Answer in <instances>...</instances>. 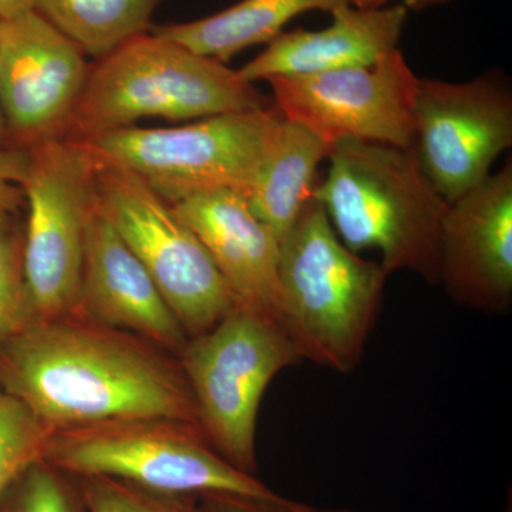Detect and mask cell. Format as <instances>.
Instances as JSON below:
<instances>
[{
	"label": "cell",
	"mask_w": 512,
	"mask_h": 512,
	"mask_svg": "<svg viewBox=\"0 0 512 512\" xmlns=\"http://www.w3.org/2000/svg\"><path fill=\"white\" fill-rule=\"evenodd\" d=\"M0 387L53 431L136 419L200 427L180 362L82 315L30 320L3 342Z\"/></svg>",
	"instance_id": "6da1fadb"
},
{
	"label": "cell",
	"mask_w": 512,
	"mask_h": 512,
	"mask_svg": "<svg viewBox=\"0 0 512 512\" xmlns=\"http://www.w3.org/2000/svg\"><path fill=\"white\" fill-rule=\"evenodd\" d=\"M313 197L353 252L379 249L387 275L410 271L440 282L441 232L448 204L412 148L345 140L330 151Z\"/></svg>",
	"instance_id": "7a4b0ae2"
},
{
	"label": "cell",
	"mask_w": 512,
	"mask_h": 512,
	"mask_svg": "<svg viewBox=\"0 0 512 512\" xmlns=\"http://www.w3.org/2000/svg\"><path fill=\"white\" fill-rule=\"evenodd\" d=\"M272 106L238 70L150 32L90 64L64 137L84 143L144 119L201 120Z\"/></svg>",
	"instance_id": "3957f363"
},
{
	"label": "cell",
	"mask_w": 512,
	"mask_h": 512,
	"mask_svg": "<svg viewBox=\"0 0 512 512\" xmlns=\"http://www.w3.org/2000/svg\"><path fill=\"white\" fill-rule=\"evenodd\" d=\"M387 278L340 241L313 197L279 242V326L302 359L350 373L382 311Z\"/></svg>",
	"instance_id": "277c9868"
},
{
	"label": "cell",
	"mask_w": 512,
	"mask_h": 512,
	"mask_svg": "<svg viewBox=\"0 0 512 512\" xmlns=\"http://www.w3.org/2000/svg\"><path fill=\"white\" fill-rule=\"evenodd\" d=\"M46 463L76 476L123 481L171 497L229 494L282 497L232 466L194 424L163 419L110 421L55 431Z\"/></svg>",
	"instance_id": "5b68a950"
},
{
	"label": "cell",
	"mask_w": 512,
	"mask_h": 512,
	"mask_svg": "<svg viewBox=\"0 0 512 512\" xmlns=\"http://www.w3.org/2000/svg\"><path fill=\"white\" fill-rule=\"evenodd\" d=\"M282 114L271 109L221 114L165 128L127 127L84 141L174 202L217 190L248 197L274 147Z\"/></svg>",
	"instance_id": "8992f818"
},
{
	"label": "cell",
	"mask_w": 512,
	"mask_h": 512,
	"mask_svg": "<svg viewBox=\"0 0 512 512\" xmlns=\"http://www.w3.org/2000/svg\"><path fill=\"white\" fill-rule=\"evenodd\" d=\"M302 357L276 323L237 306L208 332L188 339L180 365L198 423L232 466L255 476L256 424L274 377Z\"/></svg>",
	"instance_id": "52a82bcc"
},
{
	"label": "cell",
	"mask_w": 512,
	"mask_h": 512,
	"mask_svg": "<svg viewBox=\"0 0 512 512\" xmlns=\"http://www.w3.org/2000/svg\"><path fill=\"white\" fill-rule=\"evenodd\" d=\"M23 275L36 318L79 313L87 227L97 207V158L72 138L28 150Z\"/></svg>",
	"instance_id": "ba28073f"
},
{
	"label": "cell",
	"mask_w": 512,
	"mask_h": 512,
	"mask_svg": "<svg viewBox=\"0 0 512 512\" xmlns=\"http://www.w3.org/2000/svg\"><path fill=\"white\" fill-rule=\"evenodd\" d=\"M96 158L100 211L147 269L188 339L214 328L238 305L201 239L136 174Z\"/></svg>",
	"instance_id": "9c48e42d"
},
{
	"label": "cell",
	"mask_w": 512,
	"mask_h": 512,
	"mask_svg": "<svg viewBox=\"0 0 512 512\" xmlns=\"http://www.w3.org/2000/svg\"><path fill=\"white\" fill-rule=\"evenodd\" d=\"M266 82L282 117L309 128L329 146L357 140L413 147L419 77L399 47L373 66L276 76Z\"/></svg>",
	"instance_id": "30bf717a"
},
{
	"label": "cell",
	"mask_w": 512,
	"mask_h": 512,
	"mask_svg": "<svg viewBox=\"0 0 512 512\" xmlns=\"http://www.w3.org/2000/svg\"><path fill=\"white\" fill-rule=\"evenodd\" d=\"M511 146L512 87L504 73L463 83L419 79L413 150L447 204L483 183Z\"/></svg>",
	"instance_id": "8fae6325"
},
{
	"label": "cell",
	"mask_w": 512,
	"mask_h": 512,
	"mask_svg": "<svg viewBox=\"0 0 512 512\" xmlns=\"http://www.w3.org/2000/svg\"><path fill=\"white\" fill-rule=\"evenodd\" d=\"M89 72L82 50L36 10L0 20V106L13 148L64 137Z\"/></svg>",
	"instance_id": "7c38bea8"
},
{
	"label": "cell",
	"mask_w": 512,
	"mask_h": 512,
	"mask_svg": "<svg viewBox=\"0 0 512 512\" xmlns=\"http://www.w3.org/2000/svg\"><path fill=\"white\" fill-rule=\"evenodd\" d=\"M458 305L505 313L512 302V161L448 204L440 282Z\"/></svg>",
	"instance_id": "4fadbf2b"
},
{
	"label": "cell",
	"mask_w": 512,
	"mask_h": 512,
	"mask_svg": "<svg viewBox=\"0 0 512 512\" xmlns=\"http://www.w3.org/2000/svg\"><path fill=\"white\" fill-rule=\"evenodd\" d=\"M77 315L124 330L178 356L188 342L160 289L104 217L99 202L87 227Z\"/></svg>",
	"instance_id": "5bb4252c"
},
{
	"label": "cell",
	"mask_w": 512,
	"mask_h": 512,
	"mask_svg": "<svg viewBox=\"0 0 512 512\" xmlns=\"http://www.w3.org/2000/svg\"><path fill=\"white\" fill-rule=\"evenodd\" d=\"M171 205L210 252L237 305L261 313L279 326V239L252 212L247 197L237 191L217 190L190 195Z\"/></svg>",
	"instance_id": "9a60e30c"
},
{
	"label": "cell",
	"mask_w": 512,
	"mask_h": 512,
	"mask_svg": "<svg viewBox=\"0 0 512 512\" xmlns=\"http://www.w3.org/2000/svg\"><path fill=\"white\" fill-rule=\"evenodd\" d=\"M409 10L403 3L380 9L345 5L333 10L322 30L282 32L264 52L238 70L249 83L276 76H299L373 66L397 49Z\"/></svg>",
	"instance_id": "2e32d148"
},
{
	"label": "cell",
	"mask_w": 512,
	"mask_h": 512,
	"mask_svg": "<svg viewBox=\"0 0 512 512\" xmlns=\"http://www.w3.org/2000/svg\"><path fill=\"white\" fill-rule=\"evenodd\" d=\"M345 5L346 0H241L207 18L153 26L151 32L227 64L249 47L271 43L296 16L311 10L332 13Z\"/></svg>",
	"instance_id": "e0dca14e"
},
{
	"label": "cell",
	"mask_w": 512,
	"mask_h": 512,
	"mask_svg": "<svg viewBox=\"0 0 512 512\" xmlns=\"http://www.w3.org/2000/svg\"><path fill=\"white\" fill-rule=\"evenodd\" d=\"M330 151L332 146L309 128L282 120L264 170L247 197L252 212L271 228L279 242L312 200L319 183V164Z\"/></svg>",
	"instance_id": "ac0fdd59"
},
{
	"label": "cell",
	"mask_w": 512,
	"mask_h": 512,
	"mask_svg": "<svg viewBox=\"0 0 512 512\" xmlns=\"http://www.w3.org/2000/svg\"><path fill=\"white\" fill-rule=\"evenodd\" d=\"M161 3L163 0H35V10L84 55L99 60L150 33Z\"/></svg>",
	"instance_id": "d6986e66"
},
{
	"label": "cell",
	"mask_w": 512,
	"mask_h": 512,
	"mask_svg": "<svg viewBox=\"0 0 512 512\" xmlns=\"http://www.w3.org/2000/svg\"><path fill=\"white\" fill-rule=\"evenodd\" d=\"M53 433L0 387V498L26 468L45 460Z\"/></svg>",
	"instance_id": "ffe728a7"
},
{
	"label": "cell",
	"mask_w": 512,
	"mask_h": 512,
	"mask_svg": "<svg viewBox=\"0 0 512 512\" xmlns=\"http://www.w3.org/2000/svg\"><path fill=\"white\" fill-rule=\"evenodd\" d=\"M23 237L0 222V345L36 319L23 275Z\"/></svg>",
	"instance_id": "44dd1931"
},
{
	"label": "cell",
	"mask_w": 512,
	"mask_h": 512,
	"mask_svg": "<svg viewBox=\"0 0 512 512\" xmlns=\"http://www.w3.org/2000/svg\"><path fill=\"white\" fill-rule=\"evenodd\" d=\"M0 512H80L60 480L55 467L45 460L26 468L0 498Z\"/></svg>",
	"instance_id": "7402d4cb"
},
{
	"label": "cell",
	"mask_w": 512,
	"mask_h": 512,
	"mask_svg": "<svg viewBox=\"0 0 512 512\" xmlns=\"http://www.w3.org/2000/svg\"><path fill=\"white\" fill-rule=\"evenodd\" d=\"M82 497L86 512H198L181 497L150 493L111 478H83Z\"/></svg>",
	"instance_id": "603a6c76"
},
{
	"label": "cell",
	"mask_w": 512,
	"mask_h": 512,
	"mask_svg": "<svg viewBox=\"0 0 512 512\" xmlns=\"http://www.w3.org/2000/svg\"><path fill=\"white\" fill-rule=\"evenodd\" d=\"M28 150L0 151V222L12 220L25 201L22 183L28 171Z\"/></svg>",
	"instance_id": "cb8c5ba5"
},
{
	"label": "cell",
	"mask_w": 512,
	"mask_h": 512,
	"mask_svg": "<svg viewBox=\"0 0 512 512\" xmlns=\"http://www.w3.org/2000/svg\"><path fill=\"white\" fill-rule=\"evenodd\" d=\"M200 497L202 512H308L309 510V505L286 500L284 497L275 498V500L229 494H204Z\"/></svg>",
	"instance_id": "d4e9b609"
},
{
	"label": "cell",
	"mask_w": 512,
	"mask_h": 512,
	"mask_svg": "<svg viewBox=\"0 0 512 512\" xmlns=\"http://www.w3.org/2000/svg\"><path fill=\"white\" fill-rule=\"evenodd\" d=\"M35 10V0H0V20Z\"/></svg>",
	"instance_id": "484cf974"
},
{
	"label": "cell",
	"mask_w": 512,
	"mask_h": 512,
	"mask_svg": "<svg viewBox=\"0 0 512 512\" xmlns=\"http://www.w3.org/2000/svg\"><path fill=\"white\" fill-rule=\"evenodd\" d=\"M450 0H403V5L407 10H424L434 8V6L446 5Z\"/></svg>",
	"instance_id": "4316f807"
},
{
	"label": "cell",
	"mask_w": 512,
	"mask_h": 512,
	"mask_svg": "<svg viewBox=\"0 0 512 512\" xmlns=\"http://www.w3.org/2000/svg\"><path fill=\"white\" fill-rule=\"evenodd\" d=\"M389 2L390 0H346L349 6L357 9H380Z\"/></svg>",
	"instance_id": "83f0119b"
},
{
	"label": "cell",
	"mask_w": 512,
	"mask_h": 512,
	"mask_svg": "<svg viewBox=\"0 0 512 512\" xmlns=\"http://www.w3.org/2000/svg\"><path fill=\"white\" fill-rule=\"evenodd\" d=\"M13 148L12 141H10L8 128H6L5 119H3L2 106H0V151L10 150Z\"/></svg>",
	"instance_id": "f1b7e54d"
},
{
	"label": "cell",
	"mask_w": 512,
	"mask_h": 512,
	"mask_svg": "<svg viewBox=\"0 0 512 512\" xmlns=\"http://www.w3.org/2000/svg\"><path fill=\"white\" fill-rule=\"evenodd\" d=\"M308 512H352V511H348V510H322V508L311 507V505H309Z\"/></svg>",
	"instance_id": "f546056e"
}]
</instances>
